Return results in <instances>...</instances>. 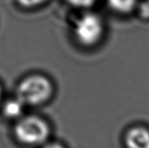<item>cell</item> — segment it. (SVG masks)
Segmentation results:
<instances>
[{"label":"cell","mask_w":149,"mask_h":148,"mask_svg":"<svg viewBox=\"0 0 149 148\" xmlns=\"http://www.w3.org/2000/svg\"><path fill=\"white\" fill-rule=\"evenodd\" d=\"M109 6L120 13H128L138 4V0H107Z\"/></svg>","instance_id":"obj_5"},{"label":"cell","mask_w":149,"mask_h":148,"mask_svg":"<svg viewBox=\"0 0 149 148\" xmlns=\"http://www.w3.org/2000/svg\"><path fill=\"white\" fill-rule=\"evenodd\" d=\"M104 31L102 19L95 13L87 12L79 17L74 25V34L78 41L92 46L99 42Z\"/></svg>","instance_id":"obj_3"},{"label":"cell","mask_w":149,"mask_h":148,"mask_svg":"<svg viewBox=\"0 0 149 148\" xmlns=\"http://www.w3.org/2000/svg\"><path fill=\"white\" fill-rule=\"evenodd\" d=\"M45 0H17L18 3L25 8H31L37 5L41 4L42 3H44Z\"/></svg>","instance_id":"obj_9"},{"label":"cell","mask_w":149,"mask_h":148,"mask_svg":"<svg viewBox=\"0 0 149 148\" xmlns=\"http://www.w3.org/2000/svg\"><path fill=\"white\" fill-rule=\"evenodd\" d=\"M17 139L25 145L43 143L49 135L47 124L38 117L29 116L20 120L15 126Z\"/></svg>","instance_id":"obj_2"},{"label":"cell","mask_w":149,"mask_h":148,"mask_svg":"<svg viewBox=\"0 0 149 148\" xmlns=\"http://www.w3.org/2000/svg\"><path fill=\"white\" fill-rule=\"evenodd\" d=\"M128 148H149V132L143 128H134L126 137Z\"/></svg>","instance_id":"obj_4"},{"label":"cell","mask_w":149,"mask_h":148,"mask_svg":"<svg viewBox=\"0 0 149 148\" xmlns=\"http://www.w3.org/2000/svg\"><path fill=\"white\" fill-rule=\"evenodd\" d=\"M45 148H64L62 146L58 145V144H56V143H52V144H49L47 145Z\"/></svg>","instance_id":"obj_10"},{"label":"cell","mask_w":149,"mask_h":148,"mask_svg":"<svg viewBox=\"0 0 149 148\" xmlns=\"http://www.w3.org/2000/svg\"><path fill=\"white\" fill-rule=\"evenodd\" d=\"M52 91L51 82L41 75H31L23 79L17 88V99L24 105H39L46 101Z\"/></svg>","instance_id":"obj_1"},{"label":"cell","mask_w":149,"mask_h":148,"mask_svg":"<svg viewBox=\"0 0 149 148\" xmlns=\"http://www.w3.org/2000/svg\"><path fill=\"white\" fill-rule=\"evenodd\" d=\"M0 98H1V88H0Z\"/></svg>","instance_id":"obj_11"},{"label":"cell","mask_w":149,"mask_h":148,"mask_svg":"<svg viewBox=\"0 0 149 148\" xmlns=\"http://www.w3.org/2000/svg\"><path fill=\"white\" fill-rule=\"evenodd\" d=\"M97 0H67V2L78 8H89L95 3Z\"/></svg>","instance_id":"obj_7"},{"label":"cell","mask_w":149,"mask_h":148,"mask_svg":"<svg viewBox=\"0 0 149 148\" xmlns=\"http://www.w3.org/2000/svg\"><path fill=\"white\" fill-rule=\"evenodd\" d=\"M23 106H24V104L20 100H18L17 99H11V100L7 101L4 104L3 111V113L6 117L16 118L22 113Z\"/></svg>","instance_id":"obj_6"},{"label":"cell","mask_w":149,"mask_h":148,"mask_svg":"<svg viewBox=\"0 0 149 148\" xmlns=\"http://www.w3.org/2000/svg\"><path fill=\"white\" fill-rule=\"evenodd\" d=\"M140 14L144 18H149V0H142L139 3Z\"/></svg>","instance_id":"obj_8"}]
</instances>
